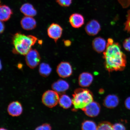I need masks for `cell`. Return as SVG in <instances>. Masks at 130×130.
<instances>
[{
    "mask_svg": "<svg viewBox=\"0 0 130 130\" xmlns=\"http://www.w3.org/2000/svg\"><path fill=\"white\" fill-rule=\"evenodd\" d=\"M104 64L109 72L123 71L125 68L126 58L122 51L119 44L115 42L112 39L108 38L106 48L103 53Z\"/></svg>",
    "mask_w": 130,
    "mask_h": 130,
    "instance_id": "cell-1",
    "label": "cell"
},
{
    "mask_svg": "<svg viewBox=\"0 0 130 130\" xmlns=\"http://www.w3.org/2000/svg\"><path fill=\"white\" fill-rule=\"evenodd\" d=\"M37 39L31 35H26L17 32L12 38V43L14 53L26 55L31 50L32 47L36 43Z\"/></svg>",
    "mask_w": 130,
    "mask_h": 130,
    "instance_id": "cell-2",
    "label": "cell"
},
{
    "mask_svg": "<svg viewBox=\"0 0 130 130\" xmlns=\"http://www.w3.org/2000/svg\"><path fill=\"white\" fill-rule=\"evenodd\" d=\"M72 103L74 109L83 110L93 101V96L88 89L79 88L76 89L73 95Z\"/></svg>",
    "mask_w": 130,
    "mask_h": 130,
    "instance_id": "cell-3",
    "label": "cell"
},
{
    "mask_svg": "<svg viewBox=\"0 0 130 130\" xmlns=\"http://www.w3.org/2000/svg\"><path fill=\"white\" fill-rule=\"evenodd\" d=\"M58 94L54 90L46 91L42 95V100L43 104L49 108L56 106L59 102Z\"/></svg>",
    "mask_w": 130,
    "mask_h": 130,
    "instance_id": "cell-4",
    "label": "cell"
},
{
    "mask_svg": "<svg viewBox=\"0 0 130 130\" xmlns=\"http://www.w3.org/2000/svg\"><path fill=\"white\" fill-rule=\"evenodd\" d=\"M25 59L27 66L30 69H34L39 64L41 57L37 50L31 49L26 55Z\"/></svg>",
    "mask_w": 130,
    "mask_h": 130,
    "instance_id": "cell-5",
    "label": "cell"
},
{
    "mask_svg": "<svg viewBox=\"0 0 130 130\" xmlns=\"http://www.w3.org/2000/svg\"><path fill=\"white\" fill-rule=\"evenodd\" d=\"M56 71L60 77L63 78L69 77L72 74V67L68 62H61L57 66Z\"/></svg>",
    "mask_w": 130,
    "mask_h": 130,
    "instance_id": "cell-6",
    "label": "cell"
},
{
    "mask_svg": "<svg viewBox=\"0 0 130 130\" xmlns=\"http://www.w3.org/2000/svg\"><path fill=\"white\" fill-rule=\"evenodd\" d=\"M62 32V28L59 24L56 23L52 24L47 29L48 36L53 39L56 43L61 38Z\"/></svg>",
    "mask_w": 130,
    "mask_h": 130,
    "instance_id": "cell-7",
    "label": "cell"
},
{
    "mask_svg": "<svg viewBox=\"0 0 130 130\" xmlns=\"http://www.w3.org/2000/svg\"><path fill=\"white\" fill-rule=\"evenodd\" d=\"M85 29L87 35L90 36H94L97 35L100 31L101 26L98 21L93 19L87 23Z\"/></svg>",
    "mask_w": 130,
    "mask_h": 130,
    "instance_id": "cell-8",
    "label": "cell"
},
{
    "mask_svg": "<svg viewBox=\"0 0 130 130\" xmlns=\"http://www.w3.org/2000/svg\"><path fill=\"white\" fill-rule=\"evenodd\" d=\"M86 115L91 117H96L100 111V106L97 102L92 101L82 110Z\"/></svg>",
    "mask_w": 130,
    "mask_h": 130,
    "instance_id": "cell-9",
    "label": "cell"
},
{
    "mask_svg": "<svg viewBox=\"0 0 130 130\" xmlns=\"http://www.w3.org/2000/svg\"><path fill=\"white\" fill-rule=\"evenodd\" d=\"M7 111L9 115L11 116H19L22 113V106L20 102L18 101L11 102L8 105Z\"/></svg>",
    "mask_w": 130,
    "mask_h": 130,
    "instance_id": "cell-10",
    "label": "cell"
},
{
    "mask_svg": "<svg viewBox=\"0 0 130 130\" xmlns=\"http://www.w3.org/2000/svg\"><path fill=\"white\" fill-rule=\"evenodd\" d=\"M69 22L72 27L79 28L83 25L85 22L84 16L79 13H74L70 16Z\"/></svg>",
    "mask_w": 130,
    "mask_h": 130,
    "instance_id": "cell-11",
    "label": "cell"
},
{
    "mask_svg": "<svg viewBox=\"0 0 130 130\" xmlns=\"http://www.w3.org/2000/svg\"><path fill=\"white\" fill-rule=\"evenodd\" d=\"M107 43L104 39L101 37H96L92 41V45L94 51L99 53L104 52L106 48Z\"/></svg>",
    "mask_w": 130,
    "mask_h": 130,
    "instance_id": "cell-12",
    "label": "cell"
},
{
    "mask_svg": "<svg viewBox=\"0 0 130 130\" xmlns=\"http://www.w3.org/2000/svg\"><path fill=\"white\" fill-rule=\"evenodd\" d=\"M69 85L68 83L63 79H59L53 83L52 86V89L53 90L59 94L64 93L69 89Z\"/></svg>",
    "mask_w": 130,
    "mask_h": 130,
    "instance_id": "cell-13",
    "label": "cell"
},
{
    "mask_svg": "<svg viewBox=\"0 0 130 130\" xmlns=\"http://www.w3.org/2000/svg\"><path fill=\"white\" fill-rule=\"evenodd\" d=\"M93 80V76L91 73L88 72H83L79 75V84L81 87H88L91 85Z\"/></svg>",
    "mask_w": 130,
    "mask_h": 130,
    "instance_id": "cell-14",
    "label": "cell"
},
{
    "mask_svg": "<svg viewBox=\"0 0 130 130\" xmlns=\"http://www.w3.org/2000/svg\"><path fill=\"white\" fill-rule=\"evenodd\" d=\"M22 28L27 30H31L35 28L37 26V22L33 17L25 16L21 21Z\"/></svg>",
    "mask_w": 130,
    "mask_h": 130,
    "instance_id": "cell-15",
    "label": "cell"
},
{
    "mask_svg": "<svg viewBox=\"0 0 130 130\" xmlns=\"http://www.w3.org/2000/svg\"><path fill=\"white\" fill-rule=\"evenodd\" d=\"M118 97L115 95H109L106 97L104 101V105L106 108H115L119 103Z\"/></svg>",
    "mask_w": 130,
    "mask_h": 130,
    "instance_id": "cell-16",
    "label": "cell"
},
{
    "mask_svg": "<svg viewBox=\"0 0 130 130\" xmlns=\"http://www.w3.org/2000/svg\"><path fill=\"white\" fill-rule=\"evenodd\" d=\"M21 12L24 15L33 17L37 15V11L34 6L29 3H25L20 8Z\"/></svg>",
    "mask_w": 130,
    "mask_h": 130,
    "instance_id": "cell-17",
    "label": "cell"
},
{
    "mask_svg": "<svg viewBox=\"0 0 130 130\" xmlns=\"http://www.w3.org/2000/svg\"><path fill=\"white\" fill-rule=\"evenodd\" d=\"M12 13V10L9 6L5 5L1 6L0 19L2 22H6L9 20Z\"/></svg>",
    "mask_w": 130,
    "mask_h": 130,
    "instance_id": "cell-18",
    "label": "cell"
},
{
    "mask_svg": "<svg viewBox=\"0 0 130 130\" xmlns=\"http://www.w3.org/2000/svg\"><path fill=\"white\" fill-rule=\"evenodd\" d=\"M58 103L60 106L65 109L70 108L73 104L72 100L66 94H63L59 98Z\"/></svg>",
    "mask_w": 130,
    "mask_h": 130,
    "instance_id": "cell-19",
    "label": "cell"
},
{
    "mask_svg": "<svg viewBox=\"0 0 130 130\" xmlns=\"http://www.w3.org/2000/svg\"><path fill=\"white\" fill-rule=\"evenodd\" d=\"M39 71L41 75L43 77H46L51 74L52 69L48 64L42 63L40 65Z\"/></svg>",
    "mask_w": 130,
    "mask_h": 130,
    "instance_id": "cell-20",
    "label": "cell"
},
{
    "mask_svg": "<svg viewBox=\"0 0 130 130\" xmlns=\"http://www.w3.org/2000/svg\"><path fill=\"white\" fill-rule=\"evenodd\" d=\"M98 126L93 121L87 120L84 121L82 125V130H97Z\"/></svg>",
    "mask_w": 130,
    "mask_h": 130,
    "instance_id": "cell-21",
    "label": "cell"
},
{
    "mask_svg": "<svg viewBox=\"0 0 130 130\" xmlns=\"http://www.w3.org/2000/svg\"><path fill=\"white\" fill-rule=\"evenodd\" d=\"M97 130H113V125L108 122H104L99 125Z\"/></svg>",
    "mask_w": 130,
    "mask_h": 130,
    "instance_id": "cell-22",
    "label": "cell"
},
{
    "mask_svg": "<svg viewBox=\"0 0 130 130\" xmlns=\"http://www.w3.org/2000/svg\"><path fill=\"white\" fill-rule=\"evenodd\" d=\"M59 5L64 7H69L72 3L73 0H56Z\"/></svg>",
    "mask_w": 130,
    "mask_h": 130,
    "instance_id": "cell-23",
    "label": "cell"
},
{
    "mask_svg": "<svg viewBox=\"0 0 130 130\" xmlns=\"http://www.w3.org/2000/svg\"><path fill=\"white\" fill-rule=\"evenodd\" d=\"M124 25L125 30L128 33H130V10L128 11L126 20Z\"/></svg>",
    "mask_w": 130,
    "mask_h": 130,
    "instance_id": "cell-24",
    "label": "cell"
},
{
    "mask_svg": "<svg viewBox=\"0 0 130 130\" xmlns=\"http://www.w3.org/2000/svg\"><path fill=\"white\" fill-rule=\"evenodd\" d=\"M35 130H52V127L48 123H44L37 127Z\"/></svg>",
    "mask_w": 130,
    "mask_h": 130,
    "instance_id": "cell-25",
    "label": "cell"
},
{
    "mask_svg": "<svg viewBox=\"0 0 130 130\" xmlns=\"http://www.w3.org/2000/svg\"><path fill=\"white\" fill-rule=\"evenodd\" d=\"M123 45L125 50L130 52V37L124 40L123 42Z\"/></svg>",
    "mask_w": 130,
    "mask_h": 130,
    "instance_id": "cell-26",
    "label": "cell"
},
{
    "mask_svg": "<svg viewBox=\"0 0 130 130\" xmlns=\"http://www.w3.org/2000/svg\"><path fill=\"white\" fill-rule=\"evenodd\" d=\"M113 130H126L125 127L121 123H117L113 125Z\"/></svg>",
    "mask_w": 130,
    "mask_h": 130,
    "instance_id": "cell-27",
    "label": "cell"
},
{
    "mask_svg": "<svg viewBox=\"0 0 130 130\" xmlns=\"http://www.w3.org/2000/svg\"><path fill=\"white\" fill-rule=\"evenodd\" d=\"M118 2L123 8H126L130 5V0H118Z\"/></svg>",
    "mask_w": 130,
    "mask_h": 130,
    "instance_id": "cell-28",
    "label": "cell"
},
{
    "mask_svg": "<svg viewBox=\"0 0 130 130\" xmlns=\"http://www.w3.org/2000/svg\"><path fill=\"white\" fill-rule=\"evenodd\" d=\"M125 105L126 108L130 110V96L128 97L125 101Z\"/></svg>",
    "mask_w": 130,
    "mask_h": 130,
    "instance_id": "cell-29",
    "label": "cell"
},
{
    "mask_svg": "<svg viewBox=\"0 0 130 130\" xmlns=\"http://www.w3.org/2000/svg\"><path fill=\"white\" fill-rule=\"evenodd\" d=\"M64 44L65 46H69L71 44V41L69 40H67L64 41Z\"/></svg>",
    "mask_w": 130,
    "mask_h": 130,
    "instance_id": "cell-30",
    "label": "cell"
},
{
    "mask_svg": "<svg viewBox=\"0 0 130 130\" xmlns=\"http://www.w3.org/2000/svg\"><path fill=\"white\" fill-rule=\"evenodd\" d=\"M5 29V26L4 24L2 22H1V33H3Z\"/></svg>",
    "mask_w": 130,
    "mask_h": 130,
    "instance_id": "cell-31",
    "label": "cell"
},
{
    "mask_svg": "<svg viewBox=\"0 0 130 130\" xmlns=\"http://www.w3.org/2000/svg\"><path fill=\"white\" fill-rule=\"evenodd\" d=\"M0 130H8L7 129H5V128H1V129H0Z\"/></svg>",
    "mask_w": 130,
    "mask_h": 130,
    "instance_id": "cell-32",
    "label": "cell"
}]
</instances>
